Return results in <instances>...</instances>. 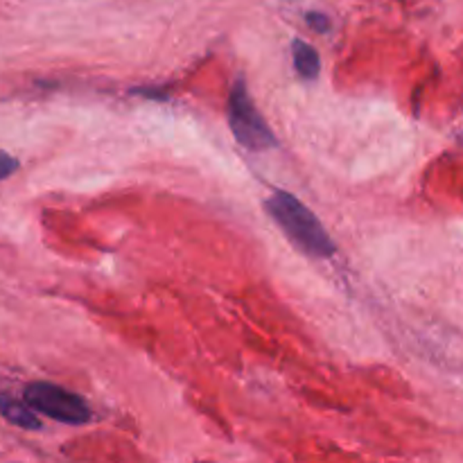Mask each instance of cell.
Returning a JSON list of instances; mask_svg holds the SVG:
<instances>
[{"label":"cell","mask_w":463,"mask_h":463,"mask_svg":"<svg viewBox=\"0 0 463 463\" xmlns=\"http://www.w3.org/2000/svg\"><path fill=\"white\" fill-rule=\"evenodd\" d=\"M267 211L274 215L285 229V233L303 249V251L312 253V256H333L335 242L328 238L321 222L312 215L310 208L303 206L297 197L289 193H276L274 197L267 202Z\"/></svg>","instance_id":"6da1fadb"},{"label":"cell","mask_w":463,"mask_h":463,"mask_svg":"<svg viewBox=\"0 0 463 463\" xmlns=\"http://www.w3.org/2000/svg\"><path fill=\"white\" fill-rule=\"evenodd\" d=\"M27 405L59 423L81 425L90 420V410L77 393L50 383H32L23 392Z\"/></svg>","instance_id":"7a4b0ae2"},{"label":"cell","mask_w":463,"mask_h":463,"mask_svg":"<svg viewBox=\"0 0 463 463\" xmlns=\"http://www.w3.org/2000/svg\"><path fill=\"white\" fill-rule=\"evenodd\" d=\"M229 122L235 138L249 149H269L276 145L274 131L265 125L260 113L253 107L242 81L233 86L229 99Z\"/></svg>","instance_id":"3957f363"},{"label":"cell","mask_w":463,"mask_h":463,"mask_svg":"<svg viewBox=\"0 0 463 463\" xmlns=\"http://www.w3.org/2000/svg\"><path fill=\"white\" fill-rule=\"evenodd\" d=\"M0 414L9 420V423L18 425L23 430H39L41 420L34 414L30 405H23V402L14 401L9 396H0Z\"/></svg>","instance_id":"277c9868"},{"label":"cell","mask_w":463,"mask_h":463,"mask_svg":"<svg viewBox=\"0 0 463 463\" xmlns=\"http://www.w3.org/2000/svg\"><path fill=\"white\" fill-rule=\"evenodd\" d=\"M294 66H297V71L301 72L303 77L312 80V77L319 75V52H317L310 43H306V41H294Z\"/></svg>","instance_id":"5b68a950"},{"label":"cell","mask_w":463,"mask_h":463,"mask_svg":"<svg viewBox=\"0 0 463 463\" xmlns=\"http://www.w3.org/2000/svg\"><path fill=\"white\" fill-rule=\"evenodd\" d=\"M16 170H18L16 158H14L12 154H7V152H3V149H0V181L7 179V176L14 175Z\"/></svg>","instance_id":"8992f818"},{"label":"cell","mask_w":463,"mask_h":463,"mask_svg":"<svg viewBox=\"0 0 463 463\" xmlns=\"http://www.w3.org/2000/svg\"><path fill=\"white\" fill-rule=\"evenodd\" d=\"M306 21L310 23L312 30H317V32H326L330 27L328 16H324V12H310L306 16Z\"/></svg>","instance_id":"52a82bcc"}]
</instances>
